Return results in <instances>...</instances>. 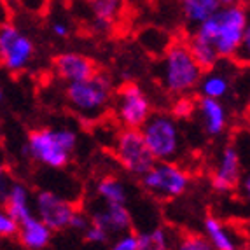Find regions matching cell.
<instances>
[{
    "mask_svg": "<svg viewBox=\"0 0 250 250\" xmlns=\"http://www.w3.org/2000/svg\"><path fill=\"white\" fill-rule=\"evenodd\" d=\"M249 21V14L242 5L224 2V5L194 32V35L212 42L221 58H233L240 51Z\"/></svg>",
    "mask_w": 250,
    "mask_h": 250,
    "instance_id": "6da1fadb",
    "label": "cell"
},
{
    "mask_svg": "<svg viewBox=\"0 0 250 250\" xmlns=\"http://www.w3.org/2000/svg\"><path fill=\"white\" fill-rule=\"evenodd\" d=\"M77 144V135L68 128L37 129L28 137L26 150L35 161L49 168H62L70 159V152Z\"/></svg>",
    "mask_w": 250,
    "mask_h": 250,
    "instance_id": "7a4b0ae2",
    "label": "cell"
},
{
    "mask_svg": "<svg viewBox=\"0 0 250 250\" xmlns=\"http://www.w3.org/2000/svg\"><path fill=\"white\" fill-rule=\"evenodd\" d=\"M161 83L171 93H186L201 83V68L188 44L175 42L165 51L161 63Z\"/></svg>",
    "mask_w": 250,
    "mask_h": 250,
    "instance_id": "3957f363",
    "label": "cell"
},
{
    "mask_svg": "<svg viewBox=\"0 0 250 250\" xmlns=\"http://www.w3.org/2000/svg\"><path fill=\"white\" fill-rule=\"evenodd\" d=\"M110 93L112 86L108 77H105L104 74H96L88 81L68 84L67 98L75 112L93 119L105 110L110 100Z\"/></svg>",
    "mask_w": 250,
    "mask_h": 250,
    "instance_id": "277c9868",
    "label": "cell"
},
{
    "mask_svg": "<svg viewBox=\"0 0 250 250\" xmlns=\"http://www.w3.org/2000/svg\"><path fill=\"white\" fill-rule=\"evenodd\" d=\"M114 154L117 161L123 165V168L140 177L152 170L158 163L147 147L140 129H125L117 135L114 140Z\"/></svg>",
    "mask_w": 250,
    "mask_h": 250,
    "instance_id": "5b68a950",
    "label": "cell"
},
{
    "mask_svg": "<svg viewBox=\"0 0 250 250\" xmlns=\"http://www.w3.org/2000/svg\"><path fill=\"white\" fill-rule=\"evenodd\" d=\"M140 131L156 161L167 163L177 156L180 147V133L173 117L165 114L150 116Z\"/></svg>",
    "mask_w": 250,
    "mask_h": 250,
    "instance_id": "8992f818",
    "label": "cell"
},
{
    "mask_svg": "<svg viewBox=\"0 0 250 250\" xmlns=\"http://www.w3.org/2000/svg\"><path fill=\"white\" fill-rule=\"evenodd\" d=\"M116 116L126 129H142L150 119V104L137 84H125L116 98Z\"/></svg>",
    "mask_w": 250,
    "mask_h": 250,
    "instance_id": "52a82bcc",
    "label": "cell"
},
{
    "mask_svg": "<svg viewBox=\"0 0 250 250\" xmlns=\"http://www.w3.org/2000/svg\"><path fill=\"white\" fill-rule=\"evenodd\" d=\"M142 186L161 198H175L188 189L189 175L171 161L156 163V167L142 177Z\"/></svg>",
    "mask_w": 250,
    "mask_h": 250,
    "instance_id": "ba28073f",
    "label": "cell"
},
{
    "mask_svg": "<svg viewBox=\"0 0 250 250\" xmlns=\"http://www.w3.org/2000/svg\"><path fill=\"white\" fill-rule=\"evenodd\" d=\"M0 54L7 70H23L34 54V44L16 26L4 23L0 30Z\"/></svg>",
    "mask_w": 250,
    "mask_h": 250,
    "instance_id": "9c48e42d",
    "label": "cell"
},
{
    "mask_svg": "<svg viewBox=\"0 0 250 250\" xmlns=\"http://www.w3.org/2000/svg\"><path fill=\"white\" fill-rule=\"evenodd\" d=\"M35 215L53 231L70 228V221L75 213V208L70 201L58 196L56 192L41 191L35 196Z\"/></svg>",
    "mask_w": 250,
    "mask_h": 250,
    "instance_id": "30bf717a",
    "label": "cell"
},
{
    "mask_svg": "<svg viewBox=\"0 0 250 250\" xmlns=\"http://www.w3.org/2000/svg\"><path fill=\"white\" fill-rule=\"evenodd\" d=\"M240 171H242V161L238 150L234 147H226L212 177V186L221 192L231 191L240 182Z\"/></svg>",
    "mask_w": 250,
    "mask_h": 250,
    "instance_id": "8fae6325",
    "label": "cell"
},
{
    "mask_svg": "<svg viewBox=\"0 0 250 250\" xmlns=\"http://www.w3.org/2000/svg\"><path fill=\"white\" fill-rule=\"evenodd\" d=\"M54 68L62 79L68 81V84L83 83V81H88L93 75H96L91 60L77 53L60 54L58 58L54 60Z\"/></svg>",
    "mask_w": 250,
    "mask_h": 250,
    "instance_id": "7c38bea8",
    "label": "cell"
},
{
    "mask_svg": "<svg viewBox=\"0 0 250 250\" xmlns=\"http://www.w3.org/2000/svg\"><path fill=\"white\" fill-rule=\"evenodd\" d=\"M4 203V212H7L11 217H14L18 222H25L35 215L32 208V201H30V192L25 186L21 184H11L2 196Z\"/></svg>",
    "mask_w": 250,
    "mask_h": 250,
    "instance_id": "4fadbf2b",
    "label": "cell"
},
{
    "mask_svg": "<svg viewBox=\"0 0 250 250\" xmlns=\"http://www.w3.org/2000/svg\"><path fill=\"white\" fill-rule=\"evenodd\" d=\"M51 233L53 229H49L44 222L39 219L37 215H34L28 221L21 222L20 224V242L30 250H42L44 247L49 243Z\"/></svg>",
    "mask_w": 250,
    "mask_h": 250,
    "instance_id": "5bb4252c",
    "label": "cell"
},
{
    "mask_svg": "<svg viewBox=\"0 0 250 250\" xmlns=\"http://www.w3.org/2000/svg\"><path fill=\"white\" fill-rule=\"evenodd\" d=\"M198 108H200L201 121H203L207 133L219 135L221 131H224L226 123H228V112H226V107L221 104V100H212V98L201 96Z\"/></svg>",
    "mask_w": 250,
    "mask_h": 250,
    "instance_id": "9a60e30c",
    "label": "cell"
},
{
    "mask_svg": "<svg viewBox=\"0 0 250 250\" xmlns=\"http://www.w3.org/2000/svg\"><path fill=\"white\" fill-rule=\"evenodd\" d=\"M93 224L102 226L108 233H125L129 229L131 219L126 207H107L93 213Z\"/></svg>",
    "mask_w": 250,
    "mask_h": 250,
    "instance_id": "2e32d148",
    "label": "cell"
},
{
    "mask_svg": "<svg viewBox=\"0 0 250 250\" xmlns=\"http://www.w3.org/2000/svg\"><path fill=\"white\" fill-rule=\"evenodd\" d=\"M205 234H207V240L210 242V245L215 250H238L236 236L233 234V231L229 228H226L219 219L215 217H207L205 219Z\"/></svg>",
    "mask_w": 250,
    "mask_h": 250,
    "instance_id": "e0dca14e",
    "label": "cell"
},
{
    "mask_svg": "<svg viewBox=\"0 0 250 250\" xmlns=\"http://www.w3.org/2000/svg\"><path fill=\"white\" fill-rule=\"evenodd\" d=\"M222 5H224V2H219V0H186V2H182V13L189 25H194L198 30Z\"/></svg>",
    "mask_w": 250,
    "mask_h": 250,
    "instance_id": "ac0fdd59",
    "label": "cell"
},
{
    "mask_svg": "<svg viewBox=\"0 0 250 250\" xmlns=\"http://www.w3.org/2000/svg\"><path fill=\"white\" fill-rule=\"evenodd\" d=\"M188 46L201 70H212L217 65V62H219V58H221L212 42L205 41V39L198 37V35H192Z\"/></svg>",
    "mask_w": 250,
    "mask_h": 250,
    "instance_id": "d6986e66",
    "label": "cell"
},
{
    "mask_svg": "<svg viewBox=\"0 0 250 250\" xmlns=\"http://www.w3.org/2000/svg\"><path fill=\"white\" fill-rule=\"evenodd\" d=\"M98 196L104 200L107 207H125L126 203V189L121 182L114 177L102 179L96 186Z\"/></svg>",
    "mask_w": 250,
    "mask_h": 250,
    "instance_id": "ffe728a7",
    "label": "cell"
},
{
    "mask_svg": "<svg viewBox=\"0 0 250 250\" xmlns=\"http://www.w3.org/2000/svg\"><path fill=\"white\" fill-rule=\"evenodd\" d=\"M200 89L203 98L221 100L222 96H226L229 91V77L222 72H210L201 79Z\"/></svg>",
    "mask_w": 250,
    "mask_h": 250,
    "instance_id": "44dd1931",
    "label": "cell"
},
{
    "mask_svg": "<svg viewBox=\"0 0 250 250\" xmlns=\"http://www.w3.org/2000/svg\"><path fill=\"white\" fill-rule=\"evenodd\" d=\"M91 13L95 16V28L96 30H108L119 13V2L116 0H96L91 2Z\"/></svg>",
    "mask_w": 250,
    "mask_h": 250,
    "instance_id": "7402d4cb",
    "label": "cell"
},
{
    "mask_svg": "<svg viewBox=\"0 0 250 250\" xmlns=\"http://www.w3.org/2000/svg\"><path fill=\"white\" fill-rule=\"evenodd\" d=\"M138 240H140L138 250H168V234L163 229L138 234Z\"/></svg>",
    "mask_w": 250,
    "mask_h": 250,
    "instance_id": "603a6c76",
    "label": "cell"
},
{
    "mask_svg": "<svg viewBox=\"0 0 250 250\" xmlns=\"http://www.w3.org/2000/svg\"><path fill=\"white\" fill-rule=\"evenodd\" d=\"M179 250H215L207 238L198 236V234H189L180 242Z\"/></svg>",
    "mask_w": 250,
    "mask_h": 250,
    "instance_id": "cb8c5ba5",
    "label": "cell"
},
{
    "mask_svg": "<svg viewBox=\"0 0 250 250\" xmlns=\"http://www.w3.org/2000/svg\"><path fill=\"white\" fill-rule=\"evenodd\" d=\"M0 234L4 238L20 234V222L14 217L9 215L7 212L0 213Z\"/></svg>",
    "mask_w": 250,
    "mask_h": 250,
    "instance_id": "d4e9b609",
    "label": "cell"
},
{
    "mask_svg": "<svg viewBox=\"0 0 250 250\" xmlns=\"http://www.w3.org/2000/svg\"><path fill=\"white\" fill-rule=\"evenodd\" d=\"M138 245H140L138 234L126 233L121 238H117V242L114 243L110 250H138Z\"/></svg>",
    "mask_w": 250,
    "mask_h": 250,
    "instance_id": "484cf974",
    "label": "cell"
},
{
    "mask_svg": "<svg viewBox=\"0 0 250 250\" xmlns=\"http://www.w3.org/2000/svg\"><path fill=\"white\" fill-rule=\"evenodd\" d=\"M86 240L91 243H105L108 240V231H105L102 226L91 222V226L86 231Z\"/></svg>",
    "mask_w": 250,
    "mask_h": 250,
    "instance_id": "4316f807",
    "label": "cell"
},
{
    "mask_svg": "<svg viewBox=\"0 0 250 250\" xmlns=\"http://www.w3.org/2000/svg\"><path fill=\"white\" fill-rule=\"evenodd\" d=\"M236 58L243 63H250V21H249V25H247L245 35H243L242 46H240V51H238Z\"/></svg>",
    "mask_w": 250,
    "mask_h": 250,
    "instance_id": "83f0119b",
    "label": "cell"
},
{
    "mask_svg": "<svg viewBox=\"0 0 250 250\" xmlns=\"http://www.w3.org/2000/svg\"><path fill=\"white\" fill-rule=\"evenodd\" d=\"M192 108H194V105H192L191 100H188V98H180L179 102L175 104V107H173V116L175 117H189L192 114Z\"/></svg>",
    "mask_w": 250,
    "mask_h": 250,
    "instance_id": "f1b7e54d",
    "label": "cell"
},
{
    "mask_svg": "<svg viewBox=\"0 0 250 250\" xmlns=\"http://www.w3.org/2000/svg\"><path fill=\"white\" fill-rule=\"evenodd\" d=\"M89 221H88V217L84 215V213H81V212H77L75 210V213H74V217H72V221H70V228L72 229H84V231H88V228H89Z\"/></svg>",
    "mask_w": 250,
    "mask_h": 250,
    "instance_id": "f546056e",
    "label": "cell"
},
{
    "mask_svg": "<svg viewBox=\"0 0 250 250\" xmlns=\"http://www.w3.org/2000/svg\"><path fill=\"white\" fill-rule=\"evenodd\" d=\"M51 30H53V34L56 35V37H67L68 35V26L65 25V23H53V26H51Z\"/></svg>",
    "mask_w": 250,
    "mask_h": 250,
    "instance_id": "4dcf8cb0",
    "label": "cell"
},
{
    "mask_svg": "<svg viewBox=\"0 0 250 250\" xmlns=\"http://www.w3.org/2000/svg\"><path fill=\"white\" fill-rule=\"evenodd\" d=\"M243 192H245V196L250 200V173L243 179Z\"/></svg>",
    "mask_w": 250,
    "mask_h": 250,
    "instance_id": "1f68e13d",
    "label": "cell"
},
{
    "mask_svg": "<svg viewBox=\"0 0 250 250\" xmlns=\"http://www.w3.org/2000/svg\"><path fill=\"white\" fill-rule=\"evenodd\" d=\"M249 116H250V104H249Z\"/></svg>",
    "mask_w": 250,
    "mask_h": 250,
    "instance_id": "d6a6232c",
    "label": "cell"
}]
</instances>
